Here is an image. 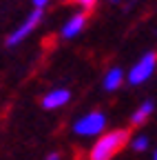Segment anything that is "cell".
Listing matches in <instances>:
<instances>
[{
    "label": "cell",
    "mask_w": 157,
    "mask_h": 160,
    "mask_svg": "<svg viewBox=\"0 0 157 160\" xmlns=\"http://www.w3.org/2000/svg\"><path fill=\"white\" fill-rule=\"evenodd\" d=\"M131 142V133L128 129H113L102 133L95 140V145L89 151V160H111L115 153H120L126 145Z\"/></svg>",
    "instance_id": "obj_1"
},
{
    "label": "cell",
    "mask_w": 157,
    "mask_h": 160,
    "mask_svg": "<svg viewBox=\"0 0 157 160\" xmlns=\"http://www.w3.org/2000/svg\"><path fill=\"white\" fill-rule=\"evenodd\" d=\"M106 127V116L102 111H89L73 122V133L80 138H100Z\"/></svg>",
    "instance_id": "obj_2"
},
{
    "label": "cell",
    "mask_w": 157,
    "mask_h": 160,
    "mask_svg": "<svg viewBox=\"0 0 157 160\" xmlns=\"http://www.w3.org/2000/svg\"><path fill=\"white\" fill-rule=\"evenodd\" d=\"M155 69H157V53H155V51H148V53H144V56L128 69L126 80H128L133 87H140V85L146 82V80H150V76L155 73Z\"/></svg>",
    "instance_id": "obj_3"
},
{
    "label": "cell",
    "mask_w": 157,
    "mask_h": 160,
    "mask_svg": "<svg viewBox=\"0 0 157 160\" xmlns=\"http://www.w3.org/2000/svg\"><path fill=\"white\" fill-rule=\"evenodd\" d=\"M42 16H44V11H42V9H33V11L22 20V22H20V25H18V27L7 36V40H5L7 47H16V45L25 42V40H27V38L38 29V25L42 22Z\"/></svg>",
    "instance_id": "obj_4"
},
{
    "label": "cell",
    "mask_w": 157,
    "mask_h": 160,
    "mask_svg": "<svg viewBox=\"0 0 157 160\" xmlns=\"http://www.w3.org/2000/svg\"><path fill=\"white\" fill-rule=\"evenodd\" d=\"M84 25H86V13H84V11L73 13V16L67 20V22L62 25L60 38H62V40H71V38H75V36H80L82 29H84Z\"/></svg>",
    "instance_id": "obj_5"
},
{
    "label": "cell",
    "mask_w": 157,
    "mask_h": 160,
    "mask_svg": "<svg viewBox=\"0 0 157 160\" xmlns=\"http://www.w3.org/2000/svg\"><path fill=\"white\" fill-rule=\"evenodd\" d=\"M69 100H71V91L64 89V87H58V89H51L49 93H44L42 107L44 109H60V107H64L69 102Z\"/></svg>",
    "instance_id": "obj_6"
},
{
    "label": "cell",
    "mask_w": 157,
    "mask_h": 160,
    "mask_svg": "<svg viewBox=\"0 0 157 160\" xmlns=\"http://www.w3.org/2000/svg\"><path fill=\"white\" fill-rule=\"evenodd\" d=\"M124 78H126V73H124L120 67H113V69H109V71L104 73L102 85H104V89H106V91H115L117 87H122Z\"/></svg>",
    "instance_id": "obj_7"
},
{
    "label": "cell",
    "mask_w": 157,
    "mask_h": 160,
    "mask_svg": "<svg viewBox=\"0 0 157 160\" xmlns=\"http://www.w3.org/2000/svg\"><path fill=\"white\" fill-rule=\"evenodd\" d=\"M155 111V105H153V100H144V102L137 107L133 113H131V125H144L146 120L153 116Z\"/></svg>",
    "instance_id": "obj_8"
},
{
    "label": "cell",
    "mask_w": 157,
    "mask_h": 160,
    "mask_svg": "<svg viewBox=\"0 0 157 160\" xmlns=\"http://www.w3.org/2000/svg\"><path fill=\"white\" fill-rule=\"evenodd\" d=\"M131 147H133L135 151H146V149H148V138H146V136H135V138H131Z\"/></svg>",
    "instance_id": "obj_9"
},
{
    "label": "cell",
    "mask_w": 157,
    "mask_h": 160,
    "mask_svg": "<svg viewBox=\"0 0 157 160\" xmlns=\"http://www.w3.org/2000/svg\"><path fill=\"white\" fill-rule=\"evenodd\" d=\"M97 2V0H75V5L77 7H82V11H89V9H93V5Z\"/></svg>",
    "instance_id": "obj_10"
},
{
    "label": "cell",
    "mask_w": 157,
    "mask_h": 160,
    "mask_svg": "<svg viewBox=\"0 0 157 160\" xmlns=\"http://www.w3.org/2000/svg\"><path fill=\"white\" fill-rule=\"evenodd\" d=\"M31 2H33V9H42L44 11V7L51 2V0H31Z\"/></svg>",
    "instance_id": "obj_11"
},
{
    "label": "cell",
    "mask_w": 157,
    "mask_h": 160,
    "mask_svg": "<svg viewBox=\"0 0 157 160\" xmlns=\"http://www.w3.org/2000/svg\"><path fill=\"white\" fill-rule=\"evenodd\" d=\"M44 160H60V156H58V153H49Z\"/></svg>",
    "instance_id": "obj_12"
},
{
    "label": "cell",
    "mask_w": 157,
    "mask_h": 160,
    "mask_svg": "<svg viewBox=\"0 0 157 160\" xmlns=\"http://www.w3.org/2000/svg\"><path fill=\"white\" fill-rule=\"evenodd\" d=\"M153 160H157V151H155V153H153Z\"/></svg>",
    "instance_id": "obj_13"
},
{
    "label": "cell",
    "mask_w": 157,
    "mask_h": 160,
    "mask_svg": "<svg viewBox=\"0 0 157 160\" xmlns=\"http://www.w3.org/2000/svg\"><path fill=\"white\" fill-rule=\"evenodd\" d=\"M111 2H120V0H111Z\"/></svg>",
    "instance_id": "obj_14"
}]
</instances>
